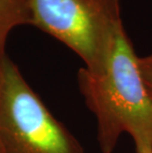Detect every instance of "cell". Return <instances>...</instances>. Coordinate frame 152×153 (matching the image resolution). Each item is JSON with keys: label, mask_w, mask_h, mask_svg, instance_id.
Wrapping results in <instances>:
<instances>
[{"label": "cell", "mask_w": 152, "mask_h": 153, "mask_svg": "<svg viewBox=\"0 0 152 153\" xmlns=\"http://www.w3.org/2000/svg\"><path fill=\"white\" fill-rule=\"evenodd\" d=\"M137 57L122 28L101 74H91L84 67L79 69V89L96 117L97 136L103 153H113L124 132L132 137L136 150L152 147V105Z\"/></svg>", "instance_id": "1"}, {"label": "cell", "mask_w": 152, "mask_h": 153, "mask_svg": "<svg viewBox=\"0 0 152 153\" xmlns=\"http://www.w3.org/2000/svg\"><path fill=\"white\" fill-rule=\"evenodd\" d=\"M31 25L73 51L91 74L105 70L124 28L121 0H30Z\"/></svg>", "instance_id": "2"}, {"label": "cell", "mask_w": 152, "mask_h": 153, "mask_svg": "<svg viewBox=\"0 0 152 153\" xmlns=\"http://www.w3.org/2000/svg\"><path fill=\"white\" fill-rule=\"evenodd\" d=\"M0 141L4 153H84L6 53L0 56Z\"/></svg>", "instance_id": "3"}, {"label": "cell", "mask_w": 152, "mask_h": 153, "mask_svg": "<svg viewBox=\"0 0 152 153\" xmlns=\"http://www.w3.org/2000/svg\"><path fill=\"white\" fill-rule=\"evenodd\" d=\"M30 0H0V56L5 53L9 33L15 27L31 25Z\"/></svg>", "instance_id": "4"}, {"label": "cell", "mask_w": 152, "mask_h": 153, "mask_svg": "<svg viewBox=\"0 0 152 153\" xmlns=\"http://www.w3.org/2000/svg\"><path fill=\"white\" fill-rule=\"evenodd\" d=\"M137 65L148 98L152 105V54L144 57H137Z\"/></svg>", "instance_id": "5"}, {"label": "cell", "mask_w": 152, "mask_h": 153, "mask_svg": "<svg viewBox=\"0 0 152 153\" xmlns=\"http://www.w3.org/2000/svg\"><path fill=\"white\" fill-rule=\"evenodd\" d=\"M136 153H152V147L144 148V149H141V150H136Z\"/></svg>", "instance_id": "6"}, {"label": "cell", "mask_w": 152, "mask_h": 153, "mask_svg": "<svg viewBox=\"0 0 152 153\" xmlns=\"http://www.w3.org/2000/svg\"><path fill=\"white\" fill-rule=\"evenodd\" d=\"M0 153H4V149H3V145L1 141H0Z\"/></svg>", "instance_id": "7"}]
</instances>
